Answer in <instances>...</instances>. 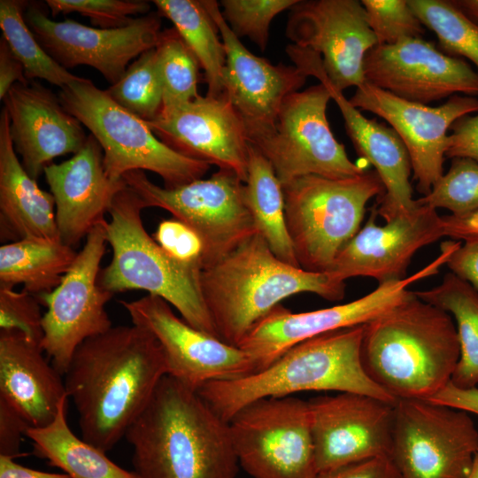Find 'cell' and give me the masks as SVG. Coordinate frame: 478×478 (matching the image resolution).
I'll list each match as a JSON object with an SVG mask.
<instances>
[{"label":"cell","instance_id":"836d02e7","mask_svg":"<svg viewBox=\"0 0 478 478\" xmlns=\"http://www.w3.org/2000/svg\"><path fill=\"white\" fill-rule=\"evenodd\" d=\"M26 1H0L3 37L23 66L27 80H44L60 89L81 80L55 61L42 47L25 19Z\"/></svg>","mask_w":478,"mask_h":478},{"label":"cell","instance_id":"7dc6e473","mask_svg":"<svg viewBox=\"0 0 478 478\" xmlns=\"http://www.w3.org/2000/svg\"><path fill=\"white\" fill-rule=\"evenodd\" d=\"M445 265L452 274L478 291V242L460 243Z\"/></svg>","mask_w":478,"mask_h":478},{"label":"cell","instance_id":"5bb4252c","mask_svg":"<svg viewBox=\"0 0 478 478\" xmlns=\"http://www.w3.org/2000/svg\"><path fill=\"white\" fill-rule=\"evenodd\" d=\"M451 253V249L443 246L435 260L413 274L378 284L372 292L346 304L305 312H292L280 304L253 326L238 347L251 356L258 372L298 343L330 331L366 324L401 304L413 294L408 287L437 274Z\"/></svg>","mask_w":478,"mask_h":478},{"label":"cell","instance_id":"1f68e13d","mask_svg":"<svg viewBox=\"0 0 478 478\" xmlns=\"http://www.w3.org/2000/svg\"><path fill=\"white\" fill-rule=\"evenodd\" d=\"M421 300L442 309L456 321L460 356L451 382L461 389L478 385V291L452 273L431 289L414 291Z\"/></svg>","mask_w":478,"mask_h":478},{"label":"cell","instance_id":"4fadbf2b","mask_svg":"<svg viewBox=\"0 0 478 478\" xmlns=\"http://www.w3.org/2000/svg\"><path fill=\"white\" fill-rule=\"evenodd\" d=\"M105 221L88 235L60 284L37 297L47 308L42 316L41 347L63 376L79 345L112 327L105 305L113 294L98 281L108 243Z\"/></svg>","mask_w":478,"mask_h":478},{"label":"cell","instance_id":"681fc988","mask_svg":"<svg viewBox=\"0 0 478 478\" xmlns=\"http://www.w3.org/2000/svg\"><path fill=\"white\" fill-rule=\"evenodd\" d=\"M22 64L15 57L8 43L0 39V99L3 101L15 83H28Z\"/></svg>","mask_w":478,"mask_h":478},{"label":"cell","instance_id":"603a6c76","mask_svg":"<svg viewBox=\"0 0 478 478\" xmlns=\"http://www.w3.org/2000/svg\"><path fill=\"white\" fill-rule=\"evenodd\" d=\"M203 3L226 51L223 96L243 120L251 143L272 129L285 98L298 91L308 76L296 66L273 65L251 53L227 25L220 4L214 0Z\"/></svg>","mask_w":478,"mask_h":478},{"label":"cell","instance_id":"f1b7e54d","mask_svg":"<svg viewBox=\"0 0 478 478\" xmlns=\"http://www.w3.org/2000/svg\"><path fill=\"white\" fill-rule=\"evenodd\" d=\"M67 400L61 402L50 424L27 428L26 436L33 442L34 453L71 478H139L135 472L116 465L106 452L73 434L66 420Z\"/></svg>","mask_w":478,"mask_h":478},{"label":"cell","instance_id":"7a4b0ae2","mask_svg":"<svg viewBox=\"0 0 478 478\" xmlns=\"http://www.w3.org/2000/svg\"><path fill=\"white\" fill-rule=\"evenodd\" d=\"M139 478H235L228 422L198 392L166 374L127 429Z\"/></svg>","mask_w":478,"mask_h":478},{"label":"cell","instance_id":"52a82bcc","mask_svg":"<svg viewBox=\"0 0 478 478\" xmlns=\"http://www.w3.org/2000/svg\"><path fill=\"white\" fill-rule=\"evenodd\" d=\"M282 186L285 220L299 266L329 273L360 229L370 199L384 193L375 171L341 179L306 175Z\"/></svg>","mask_w":478,"mask_h":478},{"label":"cell","instance_id":"f907efd6","mask_svg":"<svg viewBox=\"0 0 478 478\" xmlns=\"http://www.w3.org/2000/svg\"><path fill=\"white\" fill-rule=\"evenodd\" d=\"M443 235L453 240L478 242V212L467 216H442Z\"/></svg>","mask_w":478,"mask_h":478},{"label":"cell","instance_id":"ab89813d","mask_svg":"<svg viewBox=\"0 0 478 478\" xmlns=\"http://www.w3.org/2000/svg\"><path fill=\"white\" fill-rule=\"evenodd\" d=\"M366 21L377 45H390L409 38L421 37L424 26L407 0H362Z\"/></svg>","mask_w":478,"mask_h":478},{"label":"cell","instance_id":"3957f363","mask_svg":"<svg viewBox=\"0 0 478 478\" xmlns=\"http://www.w3.org/2000/svg\"><path fill=\"white\" fill-rule=\"evenodd\" d=\"M460 356L446 312L413 294L365 324L361 361L368 377L396 401L428 400L445 385Z\"/></svg>","mask_w":478,"mask_h":478},{"label":"cell","instance_id":"db71d44e","mask_svg":"<svg viewBox=\"0 0 478 478\" xmlns=\"http://www.w3.org/2000/svg\"><path fill=\"white\" fill-rule=\"evenodd\" d=\"M465 478H478V449L474 457L471 470Z\"/></svg>","mask_w":478,"mask_h":478},{"label":"cell","instance_id":"8fae6325","mask_svg":"<svg viewBox=\"0 0 478 478\" xmlns=\"http://www.w3.org/2000/svg\"><path fill=\"white\" fill-rule=\"evenodd\" d=\"M330 99L321 83L291 93L272 129L251 142L271 164L281 185L306 175L341 179L366 171L350 159L331 131L327 118Z\"/></svg>","mask_w":478,"mask_h":478},{"label":"cell","instance_id":"ac0fdd59","mask_svg":"<svg viewBox=\"0 0 478 478\" xmlns=\"http://www.w3.org/2000/svg\"><path fill=\"white\" fill-rule=\"evenodd\" d=\"M286 35L318 53L330 82L340 91L366 82L364 61L377 45L358 0H298L290 9Z\"/></svg>","mask_w":478,"mask_h":478},{"label":"cell","instance_id":"cb8c5ba5","mask_svg":"<svg viewBox=\"0 0 478 478\" xmlns=\"http://www.w3.org/2000/svg\"><path fill=\"white\" fill-rule=\"evenodd\" d=\"M377 215L374 206L368 220L341 250L329 273L344 281L358 276L375 279L378 284L403 280L413 255L444 236L442 216L426 204L418 203L413 211L382 226L376 223Z\"/></svg>","mask_w":478,"mask_h":478},{"label":"cell","instance_id":"e0dca14e","mask_svg":"<svg viewBox=\"0 0 478 478\" xmlns=\"http://www.w3.org/2000/svg\"><path fill=\"white\" fill-rule=\"evenodd\" d=\"M318 472L375 458H389L395 404L339 392L308 401Z\"/></svg>","mask_w":478,"mask_h":478},{"label":"cell","instance_id":"74e56055","mask_svg":"<svg viewBox=\"0 0 478 478\" xmlns=\"http://www.w3.org/2000/svg\"><path fill=\"white\" fill-rule=\"evenodd\" d=\"M416 200L436 210L447 209L455 217L478 212V163L469 158H452L448 172L431 191Z\"/></svg>","mask_w":478,"mask_h":478},{"label":"cell","instance_id":"7402d4cb","mask_svg":"<svg viewBox=\"0 0 478 478\" xmlns=\"http://www.w3.org/2000/svg\"><path fill=\"white\" fill-rule=\"evenodd\" d=\"M147 124L173 150L232 171L246 181L251 143L243 120L225 96H199L165 106Z\"/></svg>","mask_w":478,"mask_h":478},{"label":"cell","instance_id":"277c9868","mask_svg":"<svg viewBox=\"0 0 478 478\" xmlns=\"http://www.w3.org/2000/svg\"><path fill=\"white\" fill-rule=\"evenodd\" d=\"M199 284L219 338L235 346L289 297L309 292L340 301L345 296L344 281L280 260L259 233L203 267Z\"/></svg>","mask_w":478,"mask_h":478},{"label":"cell","instance_id":"ee69618b","mask_svg":"<svg viewBox=\"0 0 478 478\" xmlns=\"http://www.w3.org/2000/svg\"><path fill=\"white\" fill-rule=\"evenodd\" d=\"M451 129L445 158H464L478 163V113L459 119Z\"/></svg>","mask_w":478,"mask_h":478},{"label":"cell","instance_id":"d6986e66","mask_svg":"<svg viewBox=\"0 0 478 478\" xmlns=\"http://www.w3.org/2000/svg\"><path fill=\"white\" fill-rule=\"evenodd\" d=\"M358 110L384 119L403 141L417 189L428 195L443 174L448 147L447 131L459 119L478 112V99L454 95L439 106L410 102L367 82L356 88L349 99Z\"/></svg>","mask_w":478,"mask_h":478},{"label":"cell","instance_id":"b9f144b4","mask_svg":"<svg viewBox=\"0 0 478 478\" xmlns=\"http://www.w3.org/2000/svg\"><path fill=\"white\" fill-rule=\"evenodd\" d=\"M38 298L24 290L0 288V329L22 333L41 345L42 316Z\"/></svg>","mask_w":478,"mask_h":478},{"label":"cell","instance_id":"d4e9b609","mask_svg":"<svg viewBox=\"0 0 478 478\" xmlns=\"http://www.w3.org/2000/svg\"><path fill=\"white\" fill-rule=\"evenodd\" d=\"M3 101L14 150L35 180L53 158L77 153L88 139L81 121L41 83H15Z\"/></svg>","mask_w":478,"mask_h":478},{"label":"cell","instance_id":"83f0119b","mask_svg":"<svg viewBox=\"0 0 478 478\" xmlns=\"http://www.w3.org/2000/svg\"><path fill=\"white\" fill-rule=\"evenodd\" d=\"M0 237L60 241L53 196L38 186L19 160L4 108L0 114Z\"/></svg>","mask_w":478,"mask_h":478},{"label":"cell","instance_id":"f546056e","mask_svg":"<svg viewBox=\"0 0 478 478\" xmlns=\"http://www.w3.org/2000/svg\"><path fill=\"white\" fill-rule=\"evenodd\" d=\"M77 253L61 241L26 238L0 247V288L14 289L38 297L62 281Z\"/></svg>","mask_w":478,"mask_h":478},{"label":"cell","instance_id":"4316f807","mask_svg":"<svg viewBox=\"0 0 478 478\" xmlns=\"http://www.w3.org/2000/svg\"><path fill=\"white\" fill-rule=\"evenodd\" d=\"M62 376L39 343L19 331L0 330V398L29 427L50 424L69 398Z\"/></svg>","mask_w":478,"mask_h":478},{"label":"cell","instance_id":"7bdbcfd3","mask_svg":"<svg viewBox=\"0 0 478 478\" xmlns=\"http://www.w3.org/2000/svg\"><path fill=\"white\" fill-rule=\"evenodd\" d=\"M151 236L175 261L202 269L203 242L199 235L182 221L173 217L163 220Z\"/></svg>","mask_w":478,"mask_h":478},{"label":"cell","instance_id":"bcb514c9","mask_svg":"<svg viewBox=\"0 0 478 478\" xmlns=\"http://www.w3.org/2000/svg\"><path fill=\"white\" fill-rule=\"evenodd\" d=\"M28 424L4 399L0 398V456L15 459Z\"/></svg>","mask_w":478,"mask_h":478},{"label":"cell","instance_id":"8992f818","mask_svg":"<svg viewBox=\"0 0 478 478\" xmlns=\"http://www.w3.org/2000/svg\"><path fill=\"white\" fill-rule=\"evenodd\" d=\"M144 208L127 185L116 195L104 225L112 258L101 269L100 286L113 295L136 289L160 297L188 324L219 338L202 297L201 269L175 261L160 248L143 227Z\"/></svg>","mask_w":478,"mask_h":478},{"label":"cell","instance_id":"d6a6232c","mask_svg":"<svg viewBox=\"0 0 478 478\" xmlns=\"http://www.w3.org/2000/svg\"><path fill=\"white\" fill-rule=\"evenodd\" d=\"M161 16L169 19L204 69L207 96H223L222 75L226 65L224 44L219 29L203 0H154Z\"/></svg>","mask_w":478,"mask_h":478},{"label":"cell","instance_id":"484cf974","mask_svg":"<svg viewBox=\"0 0 478 478\" xmlns=\"http://www.w3.org/2000/svg\"><path fill=\"white\" fill-rule=\"evenodd\" d=\"M103 150L91 134L83 147L59 164L43 170L53 196L60 241L72 248L104 222L116 195L127 186L105 173Z\"/></svg>","mask_w":478,"mask_h":478},{"label":"cell","instance_id":"d590c367","mask_svg":"<svg viewBox=\"0 0 478 478\" xmlns=\"http://www.w3.org/2000/svg\"><path fill=\"white\" fill-rule=\"evenodd\" d=\"M156 50L163 107L198 97L200 64L174 27L161 32Z\"/></svg>","mask_w":478,"mask_h":478},{"label":"cell","instance_id":"816d5d0a","mask_svg":"<svg viewBox=\"0 0 478 478\" xmlns=\"http://www.w3.org/2000/svg\"><path fill=\"white\" fill-rule=\"evenodd\" d=\"M0 478H71L66 474L48 473L24 466L11 459L0 456Z\"/></svg>","mask_w":478,"mask_h":478},{"label":"cell","instance_id":"6da1fadb","mask_svg":"<svg viewBox=\"0 0 478 478\" xmlns=\"http://www.w3.org/2000/svg\"><path fill=\"white\" fill-rule=\"evenodd\" d=\"M167 374L160 344L141 327H112L85 340L64 374L81 438L104 452L112 450Z\"/></svg>","mask_w":478,"mask_h":478},{"label":"cell","instance_id":"ffe728a7","mask_svg":"<svg viewBox=\"0 0 478 478\" xmlns=\"http://www.w3.org/2000/svg\"><path fill=\"white\" fill-rule=\"evenodd\" d=\"M364 74L376 88L427 105L459 94L478 96V73L421 37L374 46L365 58Z\"/></svg>","mask_w":478,"mask_h":478},{"label":"cell","instance_id":"44dd1931","mask_svg":"<svg viewBox=\"0 0 478 478\" xmlns=\"http://www.w3.org/2000/svg\"><path fill=\"white\" fill-rule=\"evenodd\" d=\"M286 51L294 66L307 76L318 79L327 88L341 112L347 135L357 153L374 166L384 188V193L374 205L377 214L389 221L413 211L418 203L412 198L411 160L396 131L374 119L366 118L354 107L343 91L330 82L318 53L293 44L289 45Z\"/></svg>","mask_w":478,"mask_h":478},{"label":"cell","instance_id":"f6af8a7d","mask_svg":"<svg viewBox=\"0 0 478 478\" xmlns=\"http://www.w3.org/2000/svg\"><path fill=\"white\" fill-rule=\"evenodd\" d=\"M316 478H400L389 458H375L320 472Z\"/></svg>","mask_w":478,"mask_h":478},{"label":"cell","instance_id":"e575fe53","mask_svg":"<svg viewBox=\"0 0 478 478\" xmlns=\"http://www.w3.org/2000/svg\"><path fill=\"white\" fill-rule=\"evenodd\" d=\"M407 1L423 26L435 33L443 51L465 57L478 68V23L451 0Z\"/></svg>","mask_w":478,"mask_h":478},{"label":"cell","instance_id":"4dcf8cb0","mask_svg":"<svg viewBox=\"0 0 478 478\" xmlns=\"http://www.w3.org/2000/svg\"><path fill=\"white\" fill-rule=\"evenodd\" d=\"M244 184L247 205L258 232L280 260L300 267L286 226L282 186L271 164L251 143Z\"/></svg>","mask_w":478,"mask_h":478},{"label":"cell","instance_id":"9a60e30c","mask_svg":"<svg viewBox=\"0 0 478 478\" xmlns=\"http://www.w3.org/2000/svg\"><path fill=\"white\" fill-rule=\"evenodd\" d=\"M120 304L132 324L148 330L164 352L168 375L196 389L209 382L243 378L256 372L250 355L238 346L202 332L178 318L160 297L146 295Z\"/></svg>","mask_w":478,"mask_h":478},{"label":"cell","instance_id":"5b68a950","mask_svg":"<svg viewBox=\"0 0 478 478\" xmlns=\"http://www.w3.org/2000/svg\"><path fill=\"white\" fill-rule=\"evenodd\" d=\"M364 331L365 324L312 337L290 347L258 372L235 380L209 382L197 392L227 422L256 400L301 391L353 392L395 404L363 367Z\"/></svg>","mask_w":478,"mask_h":478},{"label":"cell","instance_id":"f35d334b","mask_svg":"<svg viewBox=\"0 0 478 478\" xmlns=\"http://www.w3.org/2000/svg\"><path fill=\"white\" fill-rule=\"evenodd\" d=\"M298 0H222L221 13L239 38L249 37L261 50L267 46L274 18L290 9Z\"/></svg>","mask_w":478,"mask_h":478},{"label":"cell","instance_id":"30bf717a","mask_svg":"<svg viewBox=\"0 0 478 478\" xmlns=\"http://www.w3.org/2000/svg\"><path fill=\"white\" fill-rule=\"evenodd\" d=\"M239 465L253 478H316L308 401L266 397L228 421Z\"/></svg>","mask_w":478,"mask_h":478},{"label":"cell","instance_id":"2e32d148","mask_svg":"<svg viewBox=\"0 0 478 478\" xmlns=\"http://www.w3.org/2000/svg\"><path fill=\"white\" fill-rule=\"evenodd\" d=\"M25 19L46 52L66 69L89 66L111 84L131 60L155 48L161 35V15L150 12L124 27H91L71 19L56 21L37 5L29 4Z\"/></svg>","mask_w":478,"mask_h":478},{"label":"cell","instance_id":"7c38bea8","mask_svg":"<svg viewBox=\"0 0 478 478\" xmlns=\"http://www.w3.org/2000/svg\"><path fill=\"white\" fill-rule=\"evenodd\" d=\"M478 449L468 412L422 399H398L390 459L400 478H465Z\"/></svg>","mask_w":478,"mask_h":478},{"label":"cell","instance_id":"f5cc1de1","mask_svg":"<svg viewBox=\"0 0 478 478\" xmlns=\"http://www.w3.org/2000/svg\"><path fill=\"white\" fill-rule=\"evenodd\" d=\"M452 3L468 18L478 23V0H453Z\"/></svg>","mask_w":478,"mask_h":478},{"label":"cell","instance_id":"ba28073f","mask_svg":"<svg viewBox=\"0 0 478 478\" xmlns=\"http://www.w3.org/2000/svg\"><path fill=\"white\" fill-rule=\"evenodd\" d=\"M59 100L99 143L106 174L113 181L131 171H150L176 188L202 179L210 164L186 157L164 143L147 122L114 102L86 78L60 89Z\"/></svg>","mask_w":478,"mask_h":478},{"label":"cell","instance_id":"9c48e42d","mask_svg":"<svg viewBox=\"0 0 478 478\" xmlns=\"http://www.w3.org/2000/svg\"><path fill=\"white\" fill-rule=\"evenodd\" d=\"M123 180L145 208L167 211L199 235L204 245L202 268L258 233L247 205L245 184L232 171L219 169L208 179L171 189L153 183L140 170L127 173Z\"/></svg>","mask_w":478,"mask_h":478},{"label":"cell","instance_id":"c3c4849f","mask_svg":"<svg viewBox=\"0 0 478 478\" xmlns=\"http://www.w3.org/2000/svg\"><path fill=\"white\" fill-rule=\"evenodd\" d=\"M428 401L478 415V387L461 389L450 382Z\"/></svg>","mask_w":478,"mask_h":478},{"label":"cell","instance_id":"60d3db41","mask_svg":"<svg viewBox=\"0 0 478 478\" xmlns=\"http://www.w3.org/2000/svg\"><path fill=\"white\" fill-rule=\"evenodd\" d=\"M52 16L77 12L98 28H120L130 25L137 14H146L149 2L143 0H47Z\"/></svg>","mask_w":478,"mask_h":478},{"label":"cell","instance_id":"8d00e7d4","mask_svg":"<svg viewBox=\"0 0 478 478\" xmlns=\"http://www.w3.org/2000/svg\"><path fill=\"white\" fill-rule=\"evenodd\" d=\"M105 91L114 102L138 118L146 122L154 120L163 108L156 47L141 54Z\"/></svg>","mask_w":478,"mask_h":478}]
</instances>
